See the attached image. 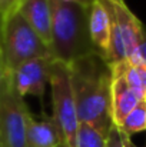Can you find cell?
<instances>
[{
	"mask_svg": "<svg viewBox=\"0 0 146 147\" xmlns=\"http://www.w3.org/2000/svg\"><path fill=\"white\" fill-rule=\"evenodd\" d=\"M139 56L142 59V61L146 64V26L143 24V32H142V40L139 45Z\"/></svg>",
	"mask_w": 146,
	"mask_h": 147,
	"instance_id": "cell-16",
	"label": "cell"
},
{
	"mask_svg": "<svg viewBox=\"0 0 146 147\" xmlns=\"http://www.w3.org/2000/svg\"><path fill=\"white\" fill-rule=\"evenodd\" d=\"M79 120L96 126L105 133L113 126L110 110L112 71L97 53L86 54L67 64Z\"/></svg>",
	"mask_w": 146,
	"mask_h": 147,
	"instance_id": "cell-1",
	"label": "cell"
},
{
	"mask_svg": "<svg viewBox=\"0 0 146 147\" xmlns=\"http://www.w3.org/2000/svg\"><path fill=\"white\" fill-rule=\"evenodd\" d=\"M110 71H112V89H110L112 121L117 127L125 120V117L142 100L135 94V92L129 87V84L125 80V77L117 70H115V69L110 67Z\"/></svg>",
	"mask_w": 146,
	"mask_h": 147,
	"instance_id": "cell-10",
	"label": "cell"
},
{
	"mask_svg": "<svg viewBox=\"0 0 146 147\" xmlns=\"http://www.w3.org/2000/svg\"><path fill=\"white\" fill-rule=\"evenodd\" d=\"M117 129L128 137H132L141 131H146V100L139 101V104L125 117Z\"/></svg>",
	"mask_w": 146,
	"mask_h": 147,
	"instance_id": "cell-12",
	"label": "cell"
},
{
	"mask_svg": "<svg viewBox=\"0 0 146 147\" xmlns=\"http://www.w3.org/2000/svg\"><path fill=\"white\" fill-rule=\"evenodd\" d=\"M122 134H123V133H122ZM123 146L125 147H138L133 142H132L130 137H128V136H125V134H123Z\"/></svg>",
	"mask_w": 146,
	"mask_h": 147,
	"instance_id": "cell-18",
	"label": "cell"
},
{
	"mask_svg": "<svg viewBox=\"0 0 146 147\" xmlns=\"http://www.w3.org/2000/svg\"><path fill=\"white\" fill-rule=\"evenodd\" d=\"M4 77V63H3V54H1V47H0V83Z\"/></svg>",
	"mask_w": 146,
	"mask_h": 147,
	"instance_id": "cell-19",
	"label": "cell"
},
{
	"mask_svg": "<svg viewBox=\"0 0 146 147\" xmlns=\"http://www.w3.org/2000/svg\"><path fill=\"white\" fill-rule=\"evenodd\" d=\"M49 86L52 93V121L54 123L63 147H75L76 134L80 124L76 101L72 90L67 64L52 61Z\"/></svg>",
	"mask_w": 146,
	"mask_h": 147,
	"instance_id": "cell-5",
	"label": "cell"
},
{
	"mask_svg": "<svg viewBox=\"0 0 146 147\" xmlns=\"http://www.w3.org/2000/svg\"><path fill=\"white\" fill-rule=\"evenodd\" d=\"M53 60V57H37L20 64L12 73H7L20 97H37L43 104Z\"/></svg>",
	"mask_w": 146,
	"mask_h": 147,
	"instance_id": "cell-7",
	"label": "cell"
},
{
	"mask_svg": "<svg viewBox=\"0 0 146 147\" xmlns=\"http://www.w3.org/2000/svg\"><path fill=\"white\" fill-rule=\"evenodd\" d=\"M112 19L110 47L106 57L109 64L123 60L132 64L143 63L139 56V45L142 40L143 24L128 7L125 0H102Z\"/></svg>",
	"mask_w": 146,
	"mask_h": 147,
	"instance_id": "cell-4",
	"label": "cell"
},
{
	"mask_svg": "<svg viewBox=\"0 0 146 147\" xmlns=\"http://www.w3.org/2000/svg\"><path fill=\"white\" fill-rule=\"evenodd\" d=\"M16 11L39 34L50 49L52 43V3L50 0H20Z\"/></svg>",
	"mask_w": 146,
	"mask_h": 147,
	"instance_id": "cell-9",
	"label": "cell"
},
{
	"mask_svg": "<svg viewBox=\"0 0 146 147\" xmlns=\"http://www.w3.org/2000/svg\"><path fill=\"white\" fill-rule=\"evenodd\" d=\"M106 143H107V133L102 131L93 124L80 121L75 147H106Z\"/></svg>",
	"mask_w": 146,
	"mask_h": 147,
	"instance_id": "cell-13",
	"label": "cell"
},
{
	"mask_svg": "<svg viewBox=\"0 0 146 147\" xmlns=\"http://www.w3.org/2000/svg\"><path fill=\"white\" fill-rule=\"evenodd\" d=\"M52 3V57L69 64L86 54L95 53L89 30L88 9L77 4L50 0Z\"/></svg>",
	"mask_w": 146,
	"mask_h": 147,
	"instance_id": "cell-2",
	"label": "cell"
},
{
	"mask_svg": "<svg viewBox=\"0 0 146 147\" xmlns=\"http://www.w3.org/2000/svg\"><path fill=\"white\" fill-rule=\"evenodd\" d=\"M24 98L13 87L4 73L0 83V137L4 147H27V126L32 119Z\"/></svg>",
	"mask_w": 146,
	"mask_h": 147,
	"instance_id": "cell-6",
	"label": "cell"
},
{
	"mask_svg": "<svg viewBox=\"0 0 146 147\" xmlns=\"http://www.w3.org/2000/svg\"><path fill=\"white\" fill-rule=\"evenodd\" d=\"M19 3H20V0H0V17L16 10Z\"/></svg>",
	"mask_w": 146,
	"mask_h": 147,
	"instance_id": "cell-15",
	"label": "cell"
},
{
	"mask_svg": "<svg viewBox=\"0 0 146 147\" xmlns=\"http://www.w3.org/2000/svg\"><path fill=\"white\" fill-rule=\"evenodd\" d=\"M106 147H125L123 146V134L122 131L113 124L107 133V143Z\"/></svg>",
	"mask_w": 146,
	"mask_h": 147,
	"instance_id": "cell-14",
	"label": "cell"
},
{
	"mask_svg": "<svg viewBox=\"0 0 146 147\" xmlns=\"http://www.w3.org/2000/svg\"><path fill=\"white\" fill-rule=\"evenodd\" d=\"M62 3H69V4H77V6H83V7H89L93 0H57Z\"/></svg>",
	"mask_w": 146,
	"mask_h": 147,
	"instance_id": "cell-17",
	"label": "cell"
},
{
	"mask_svg": "<svg viewBox=\"0 0 146 147\" xmlns=\"http://www.w3.org/2000/svg\"><path fill=\"white\" fill-rule=\"evenodd\" d=\"M0 47L4 73H12L29 60L52 57L50 49L16 10L0 17Z\"/></svg>",
	"mask_w": 146,
	"mask_h": 147,
	"instance_id": "cell-3",
	"label": "cell"
},
{
	"mask_svg": "<svg viewBox=\"0 0 146 147\" xmlns=\"http://www.w3.org/2000/svg\"><path fill=\"white\" fill-rule=\"evenodd\" d=\"M0 147H4V144H3V140H1V137H0Z\"/></svg>",
	"mask_w": 146,
	"mask_h": 147,
	"instance_id": "cell-20",
	"label": "cell"
},
{
	"mask_svg": "<svg viewBox=\"0 0 146 147\" xmlns=\"http://www.w3.org/2000/svg\"><path fill=\"white\" fill-rule=\"evenodd\" d=\"M112 69L117 70L125 80L128 82L129 87L135 92V94L141 100H146V64H132L128 60L110 64Z\"/></svg>",
	"mask_w": 146,
	"mask_h": 147,
	"instance_id": "cell-11",
	"label": "cell"
},
{
	"mask_svg": "<svg viewBox=\"0 0 146 147\" xmlns=\"http://www.w3.org/2000/svg\"><path fill=\"white\" fill-rule=\"evenodd\" d=\"M88 30L95 53L106 60L112 37V19L102 0H93L88 9Z\"/></svg>",
	"mask_w": 146,
	"mask_h": 147,
	"instance_id": "cell-8",
	"label": "cell"
}]
</instances>
